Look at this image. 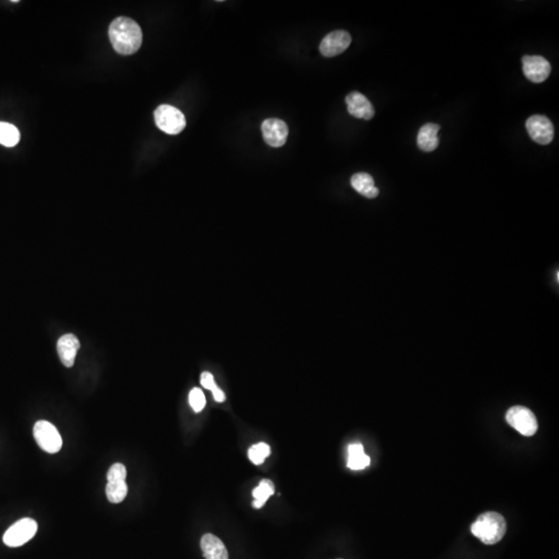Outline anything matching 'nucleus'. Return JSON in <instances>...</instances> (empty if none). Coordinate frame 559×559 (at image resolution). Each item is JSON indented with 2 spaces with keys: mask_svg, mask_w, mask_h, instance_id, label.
Wrapping results in <instances>:
<instances>
[{
  "mask_svg": "<svg viewBox=\"0 0 559 559\" xmlns=\"http://www.w3.org/2000/svg\"><path fill=\"white\" fill-rule=\"evenodd\" d=\"M471 533L486 545H494L505 537L507 522L501 514L487 512L471 525Z\"/></svg>",
  "mask_w": 559,
  "mask_h": 559,
  "instance_id": "nucleus-2",
  "label": "nucleus"
},
{
  "mask_svg": "<svg viewBox=\"0 0 559 559\" xmlns=\"http://www.w3.org/2000/svg\"><path fill=\"white\" fill-rule=\"evenodd\" d=\"M38 531V523L31 518L17 521L3 535V543L8 547H20L31 541Z\"/></svg>",
  "mask_w": 559,
  "mask_h": 559,
  "instance_id": "nucleus-5",
  "label": "nucleus"
},
{
  "mask_svg": "<svg viewBox=\"0 0 559 559\" xmlns=\"http://www.w3.org/2000/svg\"><path fill=\"white\" fill-rule=\"evenodd\" d=\"M440 125L427 123L423 125L418 134V145L425 152H434L439 145V131Z\"/></svg>",
  "mask_w": 559,
  "mask_h": 559,
  "instance_id": "nucleus-13",
  "label": "nucleus"
},
{
  "mask_svg": "<svg viewBox=\"0 0 559 559\" xmlns=\"http://www.w3.org/2000/svg\"><path fill=\"white\" fill-rule=\"evenodd\" d=\"M109 39L116 52L123 55H131L139 50L143 36L136 21L120 17L110 24Z\"/></svg>",
  "mask_w": 559,
  "mask_h": 559,
  "instance_id": "nucleus-1",
  "label": "nucleus"
},
{
  "mask_svg": "<svg viewBox=\"0 0 559 559\" xmlns=\"http://www.w3.org/2000/svg\"><path fill=\"white\" fill-rule=\"evenodd\" d=\"M346 105L350 116L359 120H370L375 116V110L371 102L358 91L349 93L346 97Z\"/></svg>",
  "mask_w": 559,
  "mask_h": 559,
  "instance_id": "nucleus-11",
  "label": "nucleus"
},
{
  "mask_svg": "<svg viewBox=\"0 0 559 559\" xmlns=\"http://www.w3.org/2000/svg\"><path fill=\"white\" fill-rule=\"evenodd\" d=\"M271 454V448L267 443L255 444L249 450V458L254 464L260 465L265 462V458Z\"/></svg>",
  "mask_w": 559,
  "mask_h": 559,
  "instance_id": "nucleus-21",
  "label": "nucleus"
},
{
  "mask_svg": "<svg viewBox=\"0 0 559 559\" xmlns=\"http://www.w3.org/2000/svg\"><path fill=\"white\" fill-rule=\"evenodd\" d=\"M157 127L164 133L178 135L187 125L186 118L178 108L170 105H161L155 111Z\"/></svg>",
  "mask_w": 559,
  "mask_h": 559,
  "instance_id": "nucleus-3",
  "label": "nucleus"
},
{
  "mask_svg": "<svg viewBox=\"0 0 559 559\" xmlns=\"http://www.w3.org/2000/svg\"><path fill=\"white\" fill-rule=\"evenodd\" d=\"M125 478H127V469L121 463L112 465L107 473V480L109 482H123Z\"/></svg>",
  "mask_w": 559,
  "mask_h": 559,
  "instance_id": "nucleus-23",
  "label": "nucleus"
},
{
  "mask_svg": "<svg viewBox=\"0 0 559 559\" xmlns=\"http://www.w3.org/2000/svg\"><path fill=\"white\" fill-rule=\"evenodd\" d=\"M263 139L271 148H281L286 143L289 135L288 125L277 118H269L261 125Z\"/></svg>",
  "mask_w": 559,
  "mask_h": 559,
  "instance_id": "nucleus-9",
  "label": "nucleus"
},
{
  "mask_svg": "<svg viewBox=\"0 0 559 559\" xmlns=\"http://www.w3.org/2000/svg\"><path fill=\"white\" fill-rule=\"evenodd\" d=\"M523 73L533 83L544 82L551 73V65L547 59L539 55H525L522 58Z\"/></svg>",
  "mask_w": 559,
  "mask_h": 559,
  "instance_id": "nucleus-8",
  "label": "nucleus"
},
{
  "mask_svg": "<svg viewBox=\"0 0 559 559\" xmlns=\"http://www.w3.org/2000/svg\"><path fill=\"white\" fill-rule=\"evenodd\" d=\"M189 402H190L191 407L193 408L195 412L202 411L206 405L205 396L198 388H193L191 391L190 395H189Z\"/></svg>",
  "mask_w": 559,
  "mask_h": 559,
  "instance_id": "nucleus-22",
  "label": "nucleus"
},
{
  "mask_svg": "<svg viewBox=\"0 0 559 559\" xmlns=\"http://www.w3.org/2000/svg\"><path fill=\"white\" fill-rule=\"evenodd\" d=\"M127 490L129 488H127L125 480L116 482H108L107 486H106V495L110 503H120L127 497Z\"/></svg>",
  "mask_w": 559,
  "mask_h": 559,
  "instance_id": "nucleus-19",
  "label": "nucleus"
},
{
  "mask_svg": "<svg viewBox=\"0 0 559 559\" xmlns=\"http://www.w3.org/2000/svg\"><path fill=\"white\" fill-rule=\"evenodd\" d=\"M201 549L206 559H228V551L223 542L212 533L204 535L201 539Z\"/></svg>",
  "mask_w": 559,
  "mask_h": 559,
  "instance_id": "nucleus-14",
  "label": "nucleus"
},
{
  "mask_svg": "<svg viewBox=\"0 0 559 559\" xmlns=\"http://www.w3.org/2000/svg\"><path fill=\"white\" fill-rule=\"evenodd\" d=\"M200 382H201V386H203V388L212 391V395H214V399L216 400V402L221 403V402L225 401L226 397H225L224 392L220 390L219 386H216L214 376H212L210 372H203V373L201 374Z\"/></svg>",
  "mask_w": 559,
  "mask_h": 559,
  "instance_id": "nucleus-20",
  "label": "nucleus"
},
{
  "mask_svg": "<svg viewBox=\"0 0 559 559\" xmlns=\"http://www.w3.org/2000/svg\"><path fill=\"white\" fill-rule=\"evenodd\" d=\"M20 141V132L12 123L0 121V144L13 148Z\"/></svg>",
  "mask_w": 559,
  "mask_h": 559,
  "instance_id": "nucleus-18",
  "label": "nucleus"
},
{
  "mask_svg": "<svg viewBox=\"0 0 559 559\" xmlns=\"http://www.w3.org/2000/svg\"><path fill=\"white\" fill-rule=\"evenodd\" d=\"M369 457L363 452V446L361 443L350 444L348 446L347 466L352 471H361L369 466Z\"/></svg>",
  "mask_w": 559,
  "mask_h": 559,
  "instance_id": "nucleus-16",
  "label": "nucleus"
},
{
  "mask_svg": "<svg viewBox=\"0 0 559 559\" xmlns=\"http://www.w3.org/2000/svg\"><path fill=\"white\" fill-rule=\"evenodd\" d=\"M350 182L352 188L365 198L373 199L379 195V190L376 188L373 178L370 174L365 172L354 174Z\"/></svg>",
  "mask_w": 559,
  "mask_h": 559,
  "instance_id": "nucleus-15",
  "label": "nucleus"
},
{
  "mask_svg": "<svg viewBox=\"0 0 559 559\" xmlns=\"http://www.w3.org/2000/svg\"><path fill=\"white\" fill-rule=\"evenodd\" d=\"M80 348V342L72 333L63 336L57 342V352L61 363L67 368H72L75 363L76 356Z\"/></svg>",
  "mask_w": 559,
  "mask_h": 559,
  "instance_id": "nucleus-12",
  "label": "nucleus"
},
{
  "mask_svg": "<svg viewBox=\"0 0 559 559\" xmlns=\"http://www.w3.org/2000/svg\"><path fill=\"white\" fill-rule=\"evenodd\" d=\"M526 129L533 141L541 145L551 143L554 137V125L544 116H533L526 121Z\"/></svg>",
  "mask_w": 559,
  "mask_h": 559,
  "instance_id": "nucleus-7",
  "label": "nucleus"
},
{
  "mask_svg": "<svg viewBox=\"0 0 559 559\" xmlns=\"http://www.w3.org/2000/svg\"><path fill=\"white\" fill-rule=\"evenodd\" d=\"M507 424L524 436H533L539 429L537 418L533 412L524 406H514L507 412Z\"/></svg>",
  "mask_w": 559,
  "mask_h": 559,
  "instance_id": "nucleus-4",
  "label": "nucleus"
},
{
  "mask_svg": "<svg viewBox=\"0 0 559 559\" xmlns=\"http://www.w3.org/2000/svg\"><path fill=\"white\" fill-rule=\"evenodd\" d=\"M352 44V36L345 31H335L329 33L320 42L321 54L325 57H333L347 50Z\"/></svg>",
  "mask_w": 559,
  "mask_h": 559,
  "instance_id": "nucleus-10",
  "label": "nucleus"
},
{
  "mask_svg": "<svg viewBox=\"0 0 559 559\" xmlns=\"http://www.w3.org/2000/svg\"><path fill=\"white\" fill-rule=\"evenodd\" d=\"M275 493V487H274L273 482L269 480H262L257 488L253 491V497L255 501L253 503V507L255 509H260L267 503V499Z\"/></svg>",
  "mask_w": 559,
  "mask_h": 559,
  "instance_id": "nucleus-17",
  "label": "nucleus"
},
{
  "mask_svg": "<svg viewBox=\"0 0 559 559\" xmlns=\"http://www.w3.org/2000/svg\"><path fill=\"white\" fill-rule=\"evenodd\" d=\"M33 436L40 448L49 454H56L63 446V439L54 425L39 420L33 427Z\"/></svg>",
  "mask_w": 559,
  "mask_h": 559,
  "instance_id": "nucleus-6",
  "label": "nucleus"
}]
</instances>
